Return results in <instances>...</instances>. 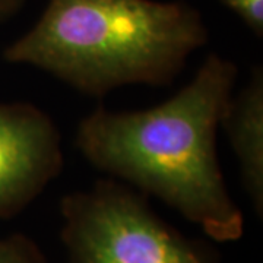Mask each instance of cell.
Listing matches in <instances>:
<instances>
[{
    "instance_id": "cell-5",
    "label": "cell",
    "mask_w": 263,
    "mask_h": 263,
    "mask_svg": "<svg viewBox=\"0 0 263 263\" xmlns=\"http://www.w3.org/2000/svg\"><path fill=\"white\" fill-rule=\"evenodd\" d=\"M230 146L240 165L241 183L253 205L263 215V69L254 66L250 78L231 95L221 120Z\"/></svg>"
},
{
    "instance_id": "cell-7",
    "label": "cell",
    "mask_w": 263,
    "mask_h": 263,
    "mask_svg": "<svg viewBox=\"0 0 263 263\" xmlns=\"http://www.w3.org/2000/svg\"><path fill=\"white\" fill-rule=\"evenodd\" d=\"M243 21L257 38H263V0H219Z\"/></svg>"
},
{
    "instance_id": "cell-1",
    "label": "cell",
    "mask_w": 263,
    "mask_h": 263,
    "mask_svg": "<svg viewBox=\"0 0 263 263\" xmlns=\"http://www.w3.org/2000/svg\"><path fill=\"white\" fill-rule=\"evenodd\" d=\"M237 78L235 62L209 53L192 81L164 103L136 111L97 107L78 124L76 148L95 168L158 197L211 240L237 241L245 218L216 152Z\"/></svg>"
},
{
    "instance_id": "cell-2",
    "label": "cell",
    "mask_w": 263,
    "mask_h": 263,
    "mask_svg": "<svg viewBox=\"0 0 263 263\" xmlns=\"http://www.w3.org/2000/svg\"><path fill=\"white\" fill-rule=\"evenodd\" d=\"M208 41L202 13L183 0H48L3 59L101 98L127 85L168 86Z\"/></svg>"
},
{
    "instance_id": "cell-6",
    "label": "cell",
    "mask_w": 263,
    "mask_h": 263,
    "mask_svg": "<svg viewBox=\"0 0 263 263\" xmlns=\"http://www.w3.org/2000/svg\"><path fill=\"white\" fill-rule=\"evenodd\" d=\"M0 263H48L41 247L25 234L0 238Z\"/></svg>"
},
{
    "instance_id": "cell-3",
    "label": "cell",
    "mask_w": 263,
    "mask_h": 263,
    "mask_svg": "<svg viewBox=\"0 0 263 263\" xmlns=\"http://www.w3.org/2000/svg\"><path fill=\"white\" fill-rule=\"evenodd\" d=\"M66 263H222L215 247L164 221L148 196L116 179L62 197Z\"/></svg>"
},
{
    "instance_id": "cell-4",
    "label": "cell",
    "mask_w": 263,
    "mask_h": 263,
    "mask_svg": "<svg viewBox=\"0 0 263 263\" xmlns=\"http://www.w3.org/2000/svg\"><path fill=\"white\" fill-rule=\"evenodd\" d=\"M65 165L53 117L25 101L0 103V218L21 214Z\"/></svg>"
},
{
    "instance_id": "cell-8",
    "label": "cell",
    "mask_w": 263,
    "mask_h": 263,
    "mask_svg": "<svg viewBox=\"0 0 263 263\" xmlns=\"http://www.w3.org/2000/svg\"><path fill=\"white\" fill-rule=\"evenodd\" d=\"M27 0H0V22L13 16Z\"/></svg>"
}]
</instances>
